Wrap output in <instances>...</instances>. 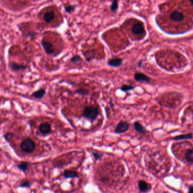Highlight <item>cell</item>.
Returning a JSON list of instances; mask_svg holds the SVG:
<instances>
[{
    "mask_svg": "<svg viewBox=\"0 0 193 193\" xmlns=\"http://www.w3.org/2000/svg\"><path fill=\"white\" fill-rule=\"evenodd\" d=\"M99 113L98 108L96 106H87L84 108L83 112V117L91 122L95 121Z\"/></svg>",
    "mask_w": 193,
    "mask_h": 193,
    "instance_id": "1",
    "label": "cell"
},
{
    "mask_svg": "<svg viewBox=\"0 0 193 193\" xmlns=\"http://www.w3.org/2000/svg\"><path fill=\"white\" fill-rule=\"evenodd\" d=\"M36 144L31 139H26L22 141L20 144V148L25 153L29 154L32 153L35 149Z\"/></svg>",
    "mask_w": 193,
    "mask_h": 193,
    "instance_id": "2",
    "label": "cell"
},
{
    "mask_svg": "<svg viewBox=\"0 0 193 193\" xmlns=\"http://www.w3.org/2000/svg\"><path fill=\"white\" fill-rule=\"evenodd\" d=\"M132 32L137 35H141L145 32L144 23L141 21L136 22L131 28Z\"/></svg>",
    "mask_w": 193,
    "mask_h": 193,
    "instance_id": "3",
    "label": "cell"
},
{
    "mask_svg": "<svg viewBox=\"0 0 193 193\" xmlns=\"http://www.w3.org/2000/svg\"><path fill=\"white\" fill-rule=\"evenodd\" d=\"M129 129V124L127 121H121L117 125L114 132L116 134H122L127 132Z\"/></svg>",
    "mask_w": 193,
    "mask_h": 193,
    "instance_id": "4",
    "label": "cell"
},
{
    "mask_svg": "<svg viewBox=\"0 0 193 193\" xmlns=\"http://www.w3.org/2000/svg\"><path fill=\"white\" fill-rule=\"evenodd\" d=\"M41 45L45 53L47 54H51L54 51V48L53 44L50 41L43 39L41 41Z\"/></svg>",
    "mask_w": 193,
    "mask_h": 193,
    "instance_id": "5",
    "label": "cell"
},
{
    "mask_svg": "<svg viewBox=\"0 0 193 193\" xmlns=\"http://www.w3.org/2000/svg\"><path fill=\"white\" fill-rule=\"evenodd\" d=\"M169 18L172 22H181L184 20V15L179 11H172L169 15Z\"/></svg>",
    "mask_w": 193,
    "mask_h": 193,
    "instance_id": "6",
    "label": "cell"
},
{
    "mask_svg": "<svg viewBox=\"0 0 193 193\" xmlns=\"http://www.w3.org/2000/svg\"><path fill=\"white\" fill-rule=\"evenodd\" d=\"M55 14L53 10L46 11L43 17V19L44 22L47 24H50L54 20Z\"/></svg>",
    "mask_w": 193,
    "mask_h": 193,
    "instance_id": "7",
    "label": "cell"
},
{
    "mask_svg": "<svg viewBox=\"0 0 193 193\" xmlns=\"http://www.w3.org/2000/svg\"><path fill=\"white\" fill-rule=\"evenodd\" d=\"M138 184L139 190L142 193H147L151 189V185L144 180H139Z\"/></svg>",
    "mask_w": 193,
    "mask_h": 193,
    "instance_id": "8",
    "label": "cell"
},
{
    "mask_svg": "<svg viewBox=\"0 0 193 193\" xmlns=\"http://www.w3.org/2000/svg\"><path fill=\"white\" fill-rule=\"evenodd\" d=\"M39 131L41 134L46 135L50 133L51 131V125L48 123H43L39 126Z\"/></svg>",
    "mask_w": 193,
    "mask_h": 193,
    "instance_id": "9",
    "label": "cell"
},
{
    "mask_svg": "<svg viewBox=\"0 0 193 193\" xmlns=\"http://www.w3.org/2000/svg\"><path fill=\"white\" fill-rule=\"evenodd\" d=\"M9 69L13 72H18L22 70H24L27 69V66L14 62H10L9 64Z\"/></svg>",
    "mask_w": 193,
    "mask_h": 193,
    "instance_id": "10",
    "label": "cell"
},
{
    "mask_svg": "<svg viewBox=\"0 0 193 193\" xmlns=\"http://www.w3.org/2000/svg\"><path fill=\"white\" fill-rule=\"evenodd\" d=\"M135 80L137 82H145V83H150L151 81V79L149 77L147 76L144 73L141 72H137L134 75Z\"/></svg>",
    "mask_w": 193,
    "mask_h": 193,
    "instance_id": "11",
    "label": "cell"
},
{
    "mask_svg": "<svg viewBox=\"0 0 193 193\" xmlns=\"http://www.w3.org/2000/svg\"><path fill=\"white\" fill-rule=\"evenodd\" d=\"M108 65L111 67H117L121 66L123 64V59L120 58H115L110 59L107 62Z\"/></svg>",
    "mask_w": 193,
    "mask_h": 193,
    "instance_id": "12",
    "label": "cell"
},
{
    "mask_svg": "<svg viewBox=\"0 0 193 193\" xmlns=\"http://www.w3.org/2000/svg\"><path fill=\"white\" fill-rule=\"evenodd\" d=\"M63 176L66 179H74L79 177L78 173L72 170H65L63 172Z\"/></svg>",
    "mask_w": 193,
    "mask_h": 193,
    "instance_id": "13",
    "label": "cell"
},
{
    "mask_svg": "<svg viewBox=\"0 0 193 193\" xmlns=\"http://www.w3.org/2000/svg\"><path fill=\"white\" fill-rule=\"evenodd\" d=\"M85 58L87 62H90L95 58V50H88L83 53Z\"/></svg>",
    "mask_w": 193,
    "mask_h": 193,
    "instance_id": "14",
    "label": "cell"
},
{
    "mask_svg": "<svg viewBox=\"0 0 193 193\" xmlns=\"http://www.w3.org/2000/svg\"><path fill=\"white\" fill-rule=\"evenodd\" d=\"M134 127H135V131L139 133L143 134V135L146 133V130L145 128L144 127L139 121H135L134 123Z\"/></svg>",
    "mask_w": 193,
    "mask_h": 193,
    "instance_id": "15",
    "label": "cell"
},
{
    "mask_svg": "<svg viewBox=\"0 0 193 193\" xmlns=\"http://www.w3.org/2000/svg\"><path fill=\"white\" fill-rule=\"evenodd\" d=\"M193 135L191 133H187L185 135H177L175 137H173L172 139L175 141H179V140H185V139H193Z\"/></svg>",
    "mask_w": 193,
    "mask_h": 193,
    "instance_id": "16",
    "label": "cell"
},
{
    "mask_svg": "<svg viewBox=\"0 0 193 193\" xmlns=\"http://www.w3.org/2000/svg\"><path fill=\"white\" fill-rule=\"evenodd\" d=\"M46 91L44 89H40L39 90L33 92L32 96L35 98L41 99L43 98L44 95H45Z\"/></svg>",
    "mask_w": 193,
    "mask_h": 193,
    "instance_id": "17",
    "label": "cell"
},
{
    "mask_svg": "<svg viewBox=\"0 0 193 193\" xmlns=\"http://www.w3.org/2000/svg\"><path fill=\"white\" fill-rule=\"evenodd\" d=\"M119 0H113L110 5V10L113 13H115L119 9Z\"/></svg>",
    "mask_w": 193,
    "mask_h": 193,
    "instance_id": "18",
    "label": "cell"
},
{
    "mask_svg": "<svg viewBox=\"0 0 193 193\" xmlns=\"http://www.w3.org/2000/svg\"><path fill=\"white\" fill-rule=\"evenodd\" d=\"M185 158L188 162L193 163V149L187 150L185 154Z\"/></svg>",
    "mask_w": 193,
    "mask_h": 193,
    "instance_id": "19",
    "label": "cell"
},
{
    "mask_svg": "<svg viewBox=\"0 0 193 193\" xmlns=\"http://www.w3.org/2000/svg\"><path fill=\"white\" fill-rule=\"evenodd\" d=\"M76 7L77 6L75 5H67V4L63 5L64 9L66 13H72L73 11H75Z\"/></svg>",
    "mask_w": 193,
    "mask_h": 193,
    "instance_id": "20",
    "label": "cell"
},
{
    "mask_svg": "<svg viewBox=\"0 0 193 193\" xmlns=\"http://www.w3.org/2000/svg\"><path fill=\"white\" fill-rule=\"evenodd\" d=\"M28 167V163L26 161H22L17 165V167L20 171L25 172L27 170Z\"/></svg>",
    "mask_w": 193,
    "mask_h": 193,
    "instance_id": "21",
    "label": "cell"
},
{
    "mask_svg": "<svg viewBox=\"0 0 193 193\" xmlns=\"http://www.w3.org/2000/svg\"><path fill=\"white\" fill-rule=\"evenodd\" d=\"M135 87L132 85H123L121 87H120V90L121 91H124V92H127L128 91H130L133 89H134Z\"/></svg>",
    "mask_w": 193,
    "mask_h": 193,
    "instance_id": "22",
    "label": "cell"
},
{
    "mask_svg": "<svg viewBox=\"0 0 193 193\" xmlns=\"http://www.w3.org/2000/svg\"><path fill=\"white\" fill-rule=\"evenodd\" d=\"M75 92V93L84 96V95H88L89 91H87V89H83V88H80V89H77Z\"/></svg>",
    "mask_w": 193,
    "mask_h": 193,
    "instance_id": "23",
    "label": "cell"
},
{
    "mask_svg": "<svg viewBox=\"0 0 193 193\" xmlns=\"http://www.w3.org/2000/svg\"><path fill=\"white\" fill-rule=\"evenodd\" d=\"M82 61V58L80 57V55H75L73 56L71 59H70V62L73 63H76L77 62H81Z\"/></svg>",
    "mask_w": 193,
    "mask_h": 193,
    "instance_id": "24",
    "label": "cell"
},
{
    "mask_svg": "<svg viewBox=\"0 0 193 193\" xmlns=\"http://www.w3.org/2000/svg\"><path fill=\"white\" fill-rule=\"evenodd\" d=\"M92 154H93V155L95 158V159L96 160H101L103 157L102 154L99 153L97 152H93Z\"/></svg>",
    "mask_w": 193,
    "mask_h": 193,
    "instance_id": "25",
    "label": "cell"
},
{
    "mask_svg": "<svg viewBox=\"0 0 193 193\" xmlns=\"http://www.w3.org/2000/svg\"><path fill=\"white\" fill-rule=\"evenodd\" d=\"M31 186V183L29 182L28 180H25L23 182H22L20 184V187H29Z\"/></svg>",
    "mask_w": 193,
    "mask_h": 193,
    "instance_id": "26",
    "label": "cell"
},
{
    "mask_svg": "<svg viewBox=\"0 0 193 193\" xmlns=\"http://www.w3.org/2000/svg\"><path fill=\"white\" fill-rule=\"evenodd\" d=\"M13 135H14V134L13 133H11V132H7L6 134H5V135H4V137H5V139L6 140H7V141H10V139H12V137H13Z\"/></svg>",
    "mask_w": 193,
    "mask_h": 193,
    "instance_id": "27",
    "label": "cell"
},
{
    "mask_svg": "<svg viewBox=\"0 0 193 193\" xmlns=\"http://www.w3.org/2000/svg\"><path fill=\"white\" fill-rule=\"evenodd\" d=\"M187 193H193V185H191L189 187V191Z\"/></svg>",
    "mask_w": 193,
    "mask_h": 193,
    "instance_id": "28",
    "label": "cell"
},
{
    "mask_svg": "<svg viewBox=\"0 0 193 193\" xmlns=\"http://www.w3.org/2000/svg\"><path fill=\"white\" fill-rule=\"evenodd\" d=\"M142 62H143V61H142V60H141V61H139V63H138V64H137V65H138V66H139V67H141L142 66Z\"/></svg>",
    "mask_w": 193,
    "mask_h": 193,
    "instance_id": "29",
    "label": "cell"
},
{
    "mask_svg": "<svg viewBox=\"0 0 193 193\" xmlns=\"http://www.w3.org/2000/svg\"><path fill=\"white\" fill-rule=\"evenodd\" d=\"M190 2H191L193 5V0H190Z\"/></svg>",
    "mask_w": 193,
    "mask_h": 193,
    "instance_id": "30",
    "label": "cell"
}]
</instances>
